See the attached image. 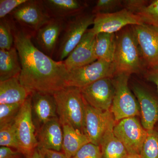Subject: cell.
I'll return each mask as SVG.
<instances>
[{
	"label": "cell",
	"mask_w": 158,
	"mask_h": 158,
	"mask_svg": "<svg viewBox=\"0 0 158 158\" xmlns=\"http://www.w3.org/2000/svg\"><path fill=\"white\" fill-rule=\"evenodd\" d=\"M27 0H1L0 18H5Z\"/></svg>",
	"instance_id": "32"
},
{
	"label": "cell",
	"mask_w": 158,
	"mask_h": 158,
	"mask_svg": "<svg viewBox=\"0 0 158 158\" xmlns=\"http://www.w3.org/2000/svg\"><path fill=\"white\" fill-rule=\"evenodd\" d=\"M122 5L123 1L121 0H98L91 12L95 15L112 13Z\"/></svg>",
	"instance_id": "30"
},
{
	"label": "cell",
	"mask_w": 158,
	"mask_h": 158,
	"mask_svg": "<svg viewBox=\"0 0 158 158\" xmlns=\"http://www.w3.org/2000/svg\"><path fill=\"white\" fill-rule=\"evenodd\" d=\"M80 89L88 105L102 111L110 110L115 94L113 78L101 79Z\"/></svg>",
	"instance_id": "12"
},
{
	"label": "cell",
	"mask_w": 158,
	"mask_h": 158,
	"mask_svg": "<svg viewBox=\"0 0 158 158\" xmlns=\"http://www.w3.org/2000/svg\"><path fill=\"white\" fill-rule=\"evenodd\" d=\"M31 93L21 84L19 77L0 82V104H23Z\"/></svg>",
	"instance_id": "20"
},
{
	"label": "cell",
	"mask_w": 158,
	"mask_h": 158,
	"mask_svg": "<svg viewBox=\"0 0 158 158\" xmlns=\"http://www.w3.org/2000/svg\"><path fill=\"white\" fill-rule=\"evenodd\" d=\"M140 155L141 158H158V131H148Z\"/></svg>",
	"instance_id": "28"
},
{
	"label": "cell",
	"mask_w": 158,
	"mask_h": 158,
	"mask_svg": "<svg viewBox=\"0 0 158 158\" xmlns=\"http://www.w3.org/2000/svg\"><path fill=\"white\" fill-rule=\"evenodd\" d=\"M116 74L113 62L98 59L88 65L69 71L67 85L81 88L101 79L113 78Z\"/></svg>",
	"instance_id": "6"
},
{
	"label": "cell",
	"mask_w": 158,
	"mask_h": 158,
	"mask_svg": "<svg viewBox=\"0 0 158 158\" xmlns=\"http://www.w3.org/2000/svg\"><path fill=\"white\" fill-rule=\"evenodd\" d=\"M135 14L140 16L144 24L158 29V0L148 1Z\"/></svg>",
	"instance_id": "26"
},
{
	"label": "cell",
	"mask_w": 158,
	"mask_h": 158,
	"mask_svg": "<svg viewBox=\"0 0 158 158\" xmlns=\"http://www.w3.org/2000/svg\"><path fill=\"white\" fill-rule=\"evenodd\" d=\"M32 113L40 126L58 117L56 105L53 95L38 92H31Z\"/></svg>",
	"instance_id": "19"
},
{
	"label": "cell",
	"mask_w": 158,
	"mask_h": 158,
	"mask_svg": "<svg viewBox=\"0 0 158 158\" xmlns=\"http://www.w3.org/2000/svg\"><path fill=\"white\" fill-rule=\"evenodd\" d=\"M146 77L148 81L152 82L156 85L158 91V71H148L146 74Z\"/></svg>",
	"instance_id": "36"
},
{
	"label": "cell",
	"mask_w": 158,
	"mask_h": 158,
	"mask_svg": "<svg viewBox=\"0 0 158 158\" xmlns=\"http://www.w3.org/2000/svg\"><path fill=\"white\" fill-rule=\"evenodd\" d=\"M126 158H141L140 155L129 154Z\"/></svg>",
	"instance_id": "38"
},
{
	"label": "cell",
	"mask_w": 158,
	"mask_h": 158,
	"mask_svg": "<svg viewBox=\"0 0 158 158\" xmlns=\"http://www.w3.org/2000/svg\"><path fill=\"white\" fill-rule=\"evenodd\" d=\"M9 16L16 24L33 34L52 19L43 6L41 0H27Z\"/></svg>",
	"instance_id": "7"
},
{
	"label": "cell",
	"mask_w": 158,
	"mask_h": 158,
	"mask_svg": "<svg viewBox=\"0 0 158 158\" xmlns=\"http://www.w3.org/2000/svg\"><path fill=\"white\" fill-rule=\"evenodd\" d=\"M96 34L88 29L77 45L63 61L69 71L80 68L96 61L94 43Z\"/></svg>",
	"instance_id": "15"
},
{
	"label": "cell",
	"mask_w": 158,
	"mask_h": 158,
	"mask_svg": "<svg viewBox=\"0 0 158 158\" xmlns=\"http://www.w3.org/2000/svg\"></svg>",
	"instance_id": "39"
},
{
	"label": "cell",
	"mask_w": 158,
	"mask_h": 158,
	"mask_svg": "<svg viewBox=\"0 0 158 158\" xmlns=\"http://www.w3.org/2000/svg\"><path fill=\"white\" fill-rule=\"evenodd\" d=\"M23 104H0V126L14 121Z\"/></svg>",
	"instance_id": "29"
},
{
	"label": "cell",
	"mask_w": 158,
	"mask_h": 158,
	"mask_svg": "<svg viewBox=\"0 0 158 158\" xmlns=\"http://www.w3.org/2000/svg\"><path fill=\"white\" fill-rule=\"evenodd\" d=\"M130 75L118 73L113 78L115 94L110 111L116 122L140 114V106L128 87Z\"/></svg>",
	"instance_id": "5"
},
{
	"label": "cell",
	"mask_w": 158,
	"mask_h": 158,
	"mask_svg": "<svg viewBox=\"0 0 158 158\" xmlns=\"http://www.w3.org/2000/svg\"><path fill=\"white\" fill-rule=\"evenodd\" d=\"M114 134L121 141L129 154L140 155L148 134L136 117L124 118L116 122Z\"/></svg>",
	"instance_id": "9"
},
{
	"label": "cell",
	"mask_w": 158,
	"mask_h": 158,
	"mask_svg": "<svg viewBox=\"0 0 158 158\" xmlns=\"http://www.w3.org/2000/svg\"><path fill=\"white\" fill-rule=\"evenodd\" d=\"M72 158H103L100 147L91 143L85 144Z\"/></svg>",
	"instance_id": "31"
},
{
	"label": "cell",
	"mask_w": 158,
	"mask_h": 158,
	"mask_svg": "<svg viewBox=\"0 0 158 158\" xmlns=\"http://www.w3.org/2000/svg\"><path fill=\"white\" fill-rule=\"evenodd\" d=\"M116 123L115 121L110 125L100 143L103 158H126L129 155L124 145L114 134Z\"/></svg>",
	"instance_id": "22"
},
{
	"label": "cell",
	"mask_w": 158,
	"mask_h": 158,
	"mask_svg": "<svg viewBox=\"0 0 158 158\" xmlns=\"http://www.w3.org/2000/svg\"><path fill=\"white\" fill-rule=\"evenodd\" d=\"M132 27L144 64L150 70L158 71V29L145 24Z\"/></svg>",
	"instance_id": "11"
},
{
	"label": "cell",
	"mask_w": 158,
	"mask_h": 158,
	"mask_svg": "<svg viewBox=\"0 0 158 158\" xmlns=\"http://www.w3.org/2000/svg\"><path fill=\"white\" fill-rule=\"evenodd\" d=\"M53 95L56 105L58 117L62 125H70L84 133L87 102L81 89L68 86Z\"/></svg>",
	"instance_id": "3"
},
{
	"label": "cell",
	"mask_w": 158,
	"mask_h": 158,
	"mask_svg": "<svg viewBox=\"0 0 158 158\" xmlns=\"http://www.w3.org/2000/svg\"><path fill=\"white\" fill-rule=\"evenodd\" d=\"M116 36L113 62L116 74L139 73L143 69V59L132 26L123 29Z\"/></svg>",
	"instance_id": "2"
},
{
	"label": "cell",
	"mask_w": 158,
	"mask_h": 158,
	"mask_svg": "<svg viewBox=\"0 0 158 158\" xmlns=\"http://www.w3.org/2000/svg\"><path fill=\"white\" fill-rule=\"evenodd\" d=\"M22 68L15 47L9 50L0 49V82L19 77Z\"/></svg>",
	"instance_id": "23"
},
{
	"label": "cell",
	"mask_w": 158,
	"mask_h": 158,
	"mask_svg": "<svg viewBox=\"0 0 158 158\" xmlns=\"http://www.w3.org/2000/svg\"><path fill=\"white\" fill-rule=\"evenodd\" d=\"M148 2V1L144 0H127L123 1V5L124 8L135 14L136 12Z\"/></svg>",
	"instance_id": "33"
},
{
	"label": "cell",
	"mask_w": 158,
	"mask_h": 158,
	"mask_svg": "<svg viewBox=\"0 0 158 158\" xmlns=\"http://www.w3.org/2000/svg\"><path fill=\"white\" fill-rule=\"evenodd\" d=\"M14 125L21 152L27 156L37 147V140L33 118L31 94L23 103L15 119Z\"/></svg>",
	"instance_id": "8"
},
{
	"label": "cell",
	"mask_w": 158,
	"mask_h": 158,
	"mask_svg": "<svg viewBox=\"0 0 158 158\" xmlns=\"http://www.w3.org/2000/svg\"><path fill=\"white\" fill-rule=\"evenodd\" d=\"M12 21L14 46L21 65V84L31 93L52 95L68 87L69 70L64 62L55 61L38 49L32 41L33 34Z\"/></svg>",
	"instance_id": "1"
},
{
	"label": "cell",
	"mask_w": 158,
	"mask_h": 158,
	"mask_svg": "<svg viewBox=\"0 0 158 158\" xmlns=\"http://www.w3.org/2000/svg\"><path fill=\"white\" fill-rule=\"evenodd\" d=\"M44 153L45 158H68L61 152L55 151L48 149H40Z\"/></svg>",
	"instance_id": "35"
},
{
	"label": "cell",
	"mask_w": 158,
	"mask_h": 158,
	"mask_svg": "<svg viewBox=\"0 0 158 158\" xmlns=\"http://www.w3.org/2000/svg\"><path fill=\"white\" fill-rule=\"evenodd\" d=\"M65 20L52 18L35 33L32 40L35 46L47 56L53 59Z\"/></svg>",
	"instance_id": "13"
},
{
	"label": "cell",
	"mask_w": 158,
	"mask_h": 158,
	"mask_svg": "<svg viewBox=\"0 0 158 158\" xmlns=\"http://www.w3.org/2000/svg\"><path fill=\"white\" fill-rule=\"evenodd\" d=\"M51 18L66 19L84 12L87 2L79 0H41Z\"/></svg>",
	"instance_id": "18"
},
{
	"label": "cell",
	"mask_w": 158,
	"mask_h": 158,
	"mask_svg": "<svg viewBox=\"0 0 158 158\" xmlns=\"http://www.w3.org/2000/svg\"><path fill=\"white\" fill-rule=\"evenodd\" d=\"M23 156L22 153L11 148H0V158H23Z\"/></svg>",
	"instance_id": "34"
},
{
	"label": "cell",
	"mask_w": 158,
	"mask_h": 158,
	"mask_svg": "<svg viewBox=\"0 0 158 158\" xmlns=\"http://www.w3.org/2000/svg\"><path fill=\"white\" fill-rule=\"evenodd\" d=\"M143 24L140 16L124 8L112 13L96 15L91 30L96 35L100 33L115 34L127 26Z\"/></svg>",
	"instance_id": "10"
},
{
	"label": "cell",
	"mask_w": 158,
	"mask_h": 158,
	"mask_svg": "<svg viewBox=\"0 0 158 158\" xmlns=\"http://www.w3.org/2000/svg\"><path fill=\"white\" fill-rule=\"evenodd\" d=\"M14 121L0 126V145L1 147L11 148L21 152Z\"/></svg>",
	"instance_id": "25"
},
{
	"label": "cell",
	"mask_w": 158,
	"mask_h": 158,
	"mask_svg": "<svg viewBox=\"0 0 158 158\" xmlns=\"http://www.w3.org/2000/svg\"><path fill=\"white\" fill-rule=\"evenodd\" d=\"M133 92L139 103L141 123L147 131L154 129L158 121V101L151 94L139 85H135Z\"/></svg>",
	"instance_id": "16"
},
{
	"label": "cell",
	"mask_w": 158,
	"mask_h": 158,
	"mask_svg": "<svg viewBox=\"0 0 158 158\" xmlns=\"http://www.w3.org/2000/svg\"><path fill=\"white\" fill-rule=\"evenodd\" d=\"M63 129L58 117L40 127L37 133V148L55 151L62 150Z\"/></svg>",
	"instance_id": "17"
},
{
	"label": "cell",
	"mask_w": 158,
	"mask_h": 158,
	"mask_svg": "<svg viewBox=\"0 0 158 158\" xmlns=\"http://www.w3.org/2000/svg\"><path fill=\"white\" fill-rule=\"evenodd\" d=\"M95 15L83 13L65 20L53 58L63 62L81 41L88 27L94 23Z\"/></svg>",
	"instance_id": "4"
},
{
	"label": "cell",
	"mask_w": 158,
	"mask_h": 158,
	"mask_svg": "<svg viewBox=\"0 0 158 158\" xmlns=\"http://www.w3.org/2000/svg\"><path fill=\"white\" fill-rule=\"evenodd\" d=\"M63 137L62 152L72 158L85 144L90 143L88 137L81 131L70 125H62Z\"/></svg>",
	"instance_id": "21"
},
{
	"label": "cell",
	"mask_w": 158,
	"mask_h": 158,
	"mask_svg": "<svg viewBox=\"0 0 158 158\" xmlns=\"http://www.w3.org/2000/svg\"><path fill=\"white\" fill-rule=\"evenodd\" d=\"M26 158H45L44 153L41 150L37 147L29 155L26 156Z\"/></svg>",
	"instance_id": "37"
},
{
	"label": "cell",
	"mask_w": 158,
	"mask_h": 158,
	"mask_svg": "<svg viewBox=\"0 0 158 158\" xmlns=\"http://www.w3.org/2000/svg\"><path fill=\"white\" fill-rule=\"evenodd\" d=\"M14 46L12 20L8 16L0 20V49L9 50Z\"/></svg>",
	"instance_id": "27"
},
{
	"label": "cell",
	"mask_w": 158,
	"mask_h": 158,
	"mask_svg": "<svg viewBox=\"0 0 158 158\" xmlns=\"http://www.w3.org/2000/svg\"><path fill=\"white\" fill-rule=\"evenodd\" d=\"M115 34L100 33L95 36L94 52L97 59L113 62L116 49Z\"/></svg>",
	"instance_id": "24"
},
{
	"label": "cell",
	"mask_w": 158,
	"mask_h": 158,
	"mask_svg": "<svg viewBox=\"0 0 158 158\" xmlns=\"http://www.w3.org/2000/svg\"><path fill=\"white\" fill-rule=\"evenodd\" d=\"M114 122L115 119L110 110H98L87 103L84 133L90 143L99 146L106 131Z\"/></svg>",
	"instance_id": "14"
}]
</instances>
